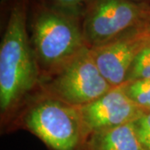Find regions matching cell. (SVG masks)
<instances>
[{
  "instance_id": "cell-1",
  "label": "cell",
  "mask_w": 150,
  "mask_h": 150,
  "mask_svg": "<svg viewBox=\"0 0 150 150\" xmlns=\"http://www.w3.org/2000/svg\"><path fill=\"white\" fill-rule=\"evenodd\" d=\"M31 0H3L4 26L0 44V113L12 118L38 88L40 71L28 32Z\"/></svg>"
},
{
  "instance_id": "cell-2",
  "label": "cell",
  "mask_w": 150,
  "mask_h": 150,
  "mask_svg": "<svg viewBox=\"0 0 150 150\" xmlns=\"http://www.w3.org/2000/svg\"><path fill=\"white\" fill-rule=\"evenodd\" d=\"M83 16L31 0L28 32L41 77L58 70L87 47Z\"/></svg>"
},
{
  "instance_id": "cell-3",
  "label": "cell",
  "mask_w": 150,
  "mask_h": 150,
  "mask_svg": "<svg viewBox=\"0 0 150 150\" xmlns=\"http://www.w3.org/2000/svg\"><path fill=\"white\" fill-rule=\"evenodd\" d=\"M18 118L51 150H81L86 139L79 108L43 93L30 98Z\"/></svg>"
},
{
  "instance_id": "cell-4",
  "label": "cell",
  "mask_w": 150,
  "mask_h": 150,
  "mask_svg": "<svg viewBox=\"0 0 150 150\" xmlns=\"http://www.w3.org/2000/svg\"><path fill=\"white\" fill-rule=\"evenodd\" d=\"M38 88L46 95L80 108L112 87L97 67L90 48L86 47L59 69L42 77Z\"/></svg>"
},
{
  "instance_id": "cell-5",
  "label": "cell",
  "mask_w": 150,
  "mask_h": 150,
  "mask_svg": "<svg viewBox=\"0 0 150 150\" xmlns=\"http://www.w3.org/2000/svg\"><path fill=\"white\" fill-rule=\"evenodd\" d=\"M149 7L130 0H89L82 20L87 47L100 46L143 24Z\"/></svg>"
},
{
  "instance_id": "cell-6",
  "label": "cell",
  "mask_w": 150,
  "mask_h": 150,
  "mask_svg": "<svg viewBox=\"0 0 150 150\" xmlns=\"http://www.w3.org/2000/svg\"><path fill=\"white\" fill-rule=\"evenodd\" d=\"M150 36L145 22L100 46L90 48L97 67L112 86L124 83L135 56Z\"/></svg>"
},
{
  "instance_id": "cell-7",
  "label": "cell",
  "mask_w": 150,
  "mask_h": 150,
  "mask_svg": "<svg viewBox=\"0 0 150 150\" xmlns=\"http://www.w3.org/2000/svg\"><path fill=\"white\" fill-rule=\"evenodd\" d=\"M79 110L86 138L95 132L133 123L146 112L129 99L121 86L112 88Z\"/></svg>"
},
{
  "instance_id": "cell-8",
  "label": "cell",
  "mask_w": 150,
  "mask_h": 150,
  "mask_svg": "<svg viewBox=\"0 0 150 150\" xmlns=\"http://www.w3.org/2000/svg\"><path fill=\"white\" fill-rule=\"evenodd\" d=\"M81 150H144L133 123L89 134Z\"/></svg>"
},
{
  "instance_id": "cell-9",
  "label": "cell",
  "mask_w": 150,
  "mask_h": 150,
  "mask_svg": "<svg viewBox=\"0 0 150 150\" xmlns=\"http://www.w3.org/2000/svg\"><path fill=\"white\" fill-rule=\"evenodd\" d=\"M121 88L136 106L144 112H150V79L124 83Z\"/></svg>"
},
{
  "instance_id": "cell-10",
  "label": "cell",
  "mask_w": 150,
  "mask_h": 150,
  "mask_svg": "<svg viewBox=\"0 0 150 150\" xmlns=\"http://www.w3.org/2000/svg\"><path fill=\"white\" fill-rule=\"evenodd\" d=\"M145 79H150V36L135 56L124 83Z\"/></svg>"
},
{
  "instance_id": "cell-11",
  "label": "cell",
  "mask_w": 150,
  "mask_h": 150,
  "mask_svg": "<svg viewBox=\"0 0 150 150\" xmlns=\"http://www.w3.org/2000/svg\"><path fill=\"white\" fill-rule=\"evenodd\" d=\"M52 8L73 13L83 16L89 0H34Z\"/></svg>"
},
{
  "instance_id": "cell-12",
  "label": "cell",
  "mask_w": 150,
  "mask_h": 150,
  "mask_svg": "<svg viewBox=\"0 0 150 150\" xmlns=\"http://www.w3.org/2000/svg\"><path fill=\"white\" fill-rule=\"evenodd\" d=\"M134 130L144 150H150V112H145L133 122Z\"/></svg>"
},
{
  "instance_id": "cell-13",
  "label": "cell",
  "mask_w": 150,
  "mask_h": 150,
  "mask_svg": "<svg viewBox=\"0 0 150 150\" xmlns=\"http://www.w3.org/2000/svg\"><path fill=\"white\" fill-rule=\"evenodd\" d=\"M138 4H144V5H150V0H130Z\"/></svg>"
},
{
  "instance_id": "cell-14",
  "label": "cell",
  "mask_w": 150,
  "mask_h": 150,
  "mask_svg": "<svg viewBox=\"0 0 150 150\" xmlns=\"http://www.w3.org/2000/svg\"><path fill=\"white\" fill-rule=\"evenodd\" d=\"M145 23L146 25L149 27V28L150 29V7L149 8V9L146 13V16H145Z\"/></svg>"
}]
</instances>
